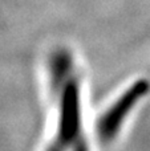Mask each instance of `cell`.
Listing matches in <instances>:
<instances>
[{
  "mask_svg": "<svg viewBox=\"0 0 150 151\" xmlns=\"http://www.w3.org/2000/svg\"><path fill=\"white\" fill-rule=\"evenodd\" d=\"M47 151H68V149H66L61 142H58L57 139H55V142L49 145V147L47 149Z\"/></svg>",
  "mask_w": 150,
  "mask_h": 151,
  "instance_id": "obj_5",
  "label": "cell"
},
{
  "mask_svg": "<svg viewBox=\"0 0 150 151\" xmlns=\"http://www.w3.org/2000/svg\"><path fill=\"white\" fill-rule=\"evenodd\" d=\"M149 86L148 80H138L117 99L116 104L106 110L97 125L98 137L101 141L109 142L117 135L124 118L133 109V106L148 93Z\"/></svg>",
  "mask_w": 150,
  "mask_h": 151,
  "instance_id": "obj_1",
  "label": "cell"
},
{
  "mask_svg": "<svg viewBox=\"0 0 150 151\" xmlns=\"http://www.w3.org/2000/svg\"><path fill=\"white\" fill-rule=\"evenodd\" d=\"M81 137V115H80V93L76 80H68L61 90L60 119L57 137L68 150Z\"/></svg>",
  "mask_w": 150,
  "mask_h": 151,
  "instance_id": "obj_2",
  "label": "cell"
},
{
  "mask_svg": "<svg viewBox=\"0 0 150 151\" xmlns=\"http://www.w3.org/2000/svg\"><path fill=\"white\" fill-rule=\"evenodd\" d=\"M69 69V57L66 53L58 52L53 57L52 61V82L55 88H58L63 81H65V76Z\"/></svg>",
  "mask_w": 150,
  "mask_h": 151,
  "instance_id": "obj_3",
  "label": "cell"
},
{
  "mask_svg": "<svg viewBox=\"0 0 150 151\" xmlns=\"http://www.w3.org/2000/svg\"><path fill=\"white\" fill-rule=\"evenodd\" d=\"M71 151H88V146L85 143V139L82 138V135L73 143V146L71 147Z\"/></svg>",
  "mask_w": 150,
  "mask_h": 151,
  "instance_id": "obj_4",
  "label": "cell"
}]
</instances>
